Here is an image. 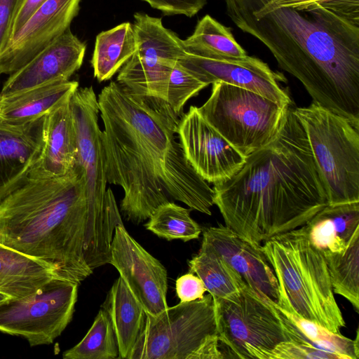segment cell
<instances>
[{"mask_svg": "<svg viewBox=\"0 0 359 359\" xmlns=\"http://www.w3.org/2000/svg\"><path fill=\"white\" fill-rule=\"evenodd\" d=\"M107 182L124 195L120 213L139 224L161 205L180 201L211 215L214 190L184 156L180 120L164 100L111 81L97 97Z\"/></svg>", "mask_w": 359, "mask_h": 359, "instance_id": "cell-1", "label": "cell"}, {"mask_svg": "<svg viewBox=\"0 0 359 359\" xmlns=\"http://www.w3.org/2000/svg\"><path fill=\"white\" fill-rule=\"evenodd\" d=\"M224 1L233 23L265 45L313 102L359 118V23L319 4Z\"/></svg>", "mask_w": 359, "mask_h": 359, "instance_id": "cell-2", "label": "cell"}, {"mask_svg": "<svg viewBox=\"0 0 359 359\" xmlns=\"http://www.w3.org/2000/svg\"><path fill=\"white\" fill-rule=\"evenodd\" d=\"M212 189L214 204L225 226L257 245L306 224L328 205L306 132L292 105L276 137Z\"/></svg>", "mask_w": 359, "mask_h": 359, "instance_id": "cell-3", "label": "cell"}, {"mask_svg": "<svg viewBox=\"0 0 359 359\" xmlns=\"http://www.w3.org/2000/svg\"><path fill=\"white\" fill-rule=\"evenodd\" d=\"M0 244L79 285L109 263L111 245L90 218L85 177L77 164L63 176L29 175L0 201Z\"/></svg>", "mask_w": 359, "mask_h": 359, "instance_id": "cell-4", "label": "cell"}, {"mask_svg": "<svg viewBox=\"0 0 359 359\" xmlns=\"http://www.w3.org/2000/svg\"><path fill=\"white\" fill-rule=\"evenodd\" d=\"M262 250L278 283V306L341 334L345 327L323 252L310 242L306 225L264 242Z\"/></svg>", "mask_w": 359, "mask_h": 359, "instance_id": "cell-5", "label": "cell"}, {"mask_svg": "<svg viewBox=\"0 0 359 359\" xmlns=\"http://www.w3.org/2000/svg\"><path fill=\"white\" fill-rule=\"evenodd\" d=\"M294 111L306 132L328 204L359 201V118L313 102Z\"/></svg>", "mask_w": 359, "mask_h": 359, "instance_id": "cell-6", "label": "cell"}, {"mask_svg": "<svg viewBox=\"0 0 359 359\" xmlns=\"http://www.w3.org/2000/svg\"><path fill=\"white\" fill-rule=\"evenodd\" d=\"M212 84L210 96L198 109L242 155L247 158L276 137L289 106L226 83Z\"/></svg>", "mask_w": 359, "mask_h": 359, "instance_id": "cell-7", "label": "cell"}, {"mask_svg": "<svg viewBox=\"0 0 359 359\" xmlns=\"http://www.w3.org/2000/svg\"><path fill=\"white\" fill-rule=\"evenodd\" d=\"M214 301L217 333L226 358L271 359L274 348L287 341L275 303L248 285Z\"/></svg>", "mask_w": 359, "mask_h": 359, "instance_id": "cell-8", "label": "cell"}, {"mask_svg": "<svg viewBox=\"0 0 359 359\" xmlns=\"http://www.w3.org/2000/svg\"><path fill=\"white\" fill-rule=\"evenodd\" d=\"M70 104L76 133V164L85 177L89 216L100 236L111 244L116 226L123 224L114 193L107 189L97 97L92 86L78 88Z\"/></svg>", "mask_w": 359, "mask_h": 359, "instance_id": "cell-9", "label": "cell"}, {"mask_svg": "<svg viewBox=\"0 0 359 359\" xmlns=\"http://www.w3.org/2000/svg\"><path fill=\"white\" fill-rule=\"evenodd\" d=\"M217 334L213 297L180 302L156 316L147 314L130 359H194L205 341Z\"/></svg>", "mask_w": 359, "mask_h": 359, "instance_id": "cell-10", "label": "cell"}, {"mask_svg": "<svg viewBox=\"0 0 359 359\" xmlns=\"http://www.w3.org/2000/svg\"><path fill=\"white\" fill-rule=\"evenodd\" d=\"M79 284L57 276L36 292L0 304V332L25 338L31 346L50 344L72 320Z\"/></svg>", "mask_w": 359, "mask_h": 359, "instance_id": "cell-11", "label": "cell"}, {"mask_svg": "<svg viewBox=\"0 0 359 359\" xmlns=\"http://www.w3.org/2000/svg\"><path fill=\"white\" fill-rule=\"evenodd\" d=\"M134 18L137 49L121 68L117 82L135 94L166 102L172 69L187 53L182 40L163 25L161 18L142 13Z\"/></svg>", "mask_w": 359, "mask_h": 359, "instance_id": "cell-12", "label": "cell"}, {"mask_svg": "<svg viewBox=\"0 0 359 359\" xmlns=\"http://www.w3.org/2000/svg\"><path fill=\"white\" fill-rule=\"evenodd\" d=\"M109 264L116 269L147 314L156 316L168 307L165 268L129 234L123 224L115 228Z\"/></svg>", "mask_w": 359, "mask_h": 359, "instance_id": "cell-13", "label": "cell"}, {"mask_svg": "<svg viewBox=\"0 0 359 359\" xmlns=\"http://www.w3.org/2000/svg\"><path fill=\"white\" fill-rule=\"evenodd\" d=\"M184 154L195 171L207 182L226 181L243 165L246 157L236 150L191 106L180 116L177 130Z\"/></svg>", "mask_w": 359, "mask_h": 359, "instance_id": "cell-14", "label": "cell"}, {"mask_svg": "<svg viewBox=\"0 0 359 359\" xmlns=\"http://www.w3.org/2000/svg\"><path fill=\"white\" fill-rule=\"evenodd\" d=\"M80 1L47 0L41 5L1 53L0 74L14 73L69 29Z\"/></svg>", "mask_w": 359, "mask_h": 359, "instance_id": "cell-15", "label": "cell"}, {"mask_svg": "<svg viewBox=\"0 0 359 359\" xmlns=\"http://www.w3.org/2000/svg\"><path fill=\"white\" fill-rule=\"evenodd\" d=\"M178 62L210 85L224 82L257 93L284 106L292 105L288 93L278 84L281 76L259 58L212 59L187 53Z\"/></svg>", "mask_w": 359, "mask_h": 359, "instance_id": "cell-16", "label": "cell"}, {"mask_svg": "<svg viewBox=\"0 0 359 359\" xmlns=\"http://www.w3.org/2000/svg\"><path fill=\"white\" fill-rule=\"evenodd\" d=\"M202 245L224 258L246 284L263 298L277 304L278 283L262 245L244 238L231 229L219 224L203 231Z\"/></svg>", "mask_w": 359, "mask_h": 359, "instance_id": "cell-17", "label": "cell"}, {"mask_svg": "<svg viewBox=\"0 0 359 359\" xmlns=\"http://www.w3.org/2000/svg\"><path fill=\"white\" fill-rule=\"evenodd\" d=\"M86 44L67 29L27 64L8 75L0 95H6L46 83L68 81L81 67Z\"/></svg>", "mask_w": 359, "mask_h": 359, "instance_id": "cell-18", "label": "cell"}, {"mask_svg": "<svg viewBox=\"0 0 359 359\" xmlns=\"http://www.w3.org/2000/svg\"><path fill=\"white\" fill-rule=\"evenodd\" d=\"M44 116L28 124H0V201L27 179L43 144Z\"/></svg>", "mask_w": 359, "mask_h": 359, "instance_id": "cell-19", "label": "cell"}, {"mask_svg": "<svg viewBox=\"0 0 359 359\" xmlns=\"http://www.w3.org/2000/svg\"><path fill=\"white\" fill-rule=\"evenodd\" d=\"M70 99L44 116L43 147L29 175L40 177L63 176L74 167L77 142Z\"/></svg>", "mask_w": 359, "mask_h": 359, "instance_id": "cell-20", "label": "cell"}, {"mask_svg": "<svg viewBox=\"0 0 359 359\" xmlns=\"http://www.w3.org/2000/svg\"><path fill=\"white\" fill-rule=\"evenodd\" d=\"M79 88L76 81H58L15 93L0 95V124H28L71 97Z\"/></svg>", "mask_w": 359, "mask_h": 359, "instance_id": "cell-21", "label": "cell"}, {"mask_svg": "<svg viewBox=\"0 0 359 359\" xmlns=\"http://www.w3.org/2000/svg\"><path fill=\"white\" fill-rule=\"evenodd\" d=\"M109 314L116 334L118 358L130 359L144 326L147 313L119 276L102 305Z\"/></svg>", "mask_w": 359, "mask_h": 359, "instance_id": "cell-22", "label": "cell"}, {"mask_svg": "<svg viewBox=\"0 0 359 359\" xmlns=\"http://www.w3.org/2000/svg\"><path fill=\"white\" fill-rule=\"evenodd\" d=\"M311 244L323 253L343 251L359 228V201L327 205L305 224Z\"/></svg>", "mask_w": 359, "mask_h": 359, "instance_id": "cell-23", "label": "cell"}, {"mask_svg": "<svg viewBox=\"0 0 359 359\" xmlns=\"http://www.w3.org/2000/svg\"><path fill=\"white\" fill-rule=\"evenodd\" d=\"M57 276L50 265L0 244V292L22 297Z\"/></svg>", "mask_w": 359, "mask_h": 359, "instance_id": "cell-24", "label": "cell"}, {"mask_svg": "<svg viewBox=\"0 0 359 359\" xmlns=\"http://www.w3.org/2000/svg\"><path fill=\"white\" fill-rule=\"evenodd\" d=\"M274 304L282 321L287 341L332 353L341 359H358V332L355 339H351Z\"/></svg>", "mask_w": 359, "mask_h": 359, "instance_id": "cell-25", "label": "cell"}, {"mask_svg": "<svg viewBox=\"0 0 359 359\" xmlns=\"http://www.w3.org/2000/svg\"><path fill=\"white\" fill-rule=\"evenodd\" d=\"M137 41L133 24L123 22L100 33L91 60L94 76L102 82L110 79L133 55Z\"/></svg>", "mask_w": 359, "mask_h": 359, "instance_id": "cell-26", "label": "cell"}, {"mask_svg": "<svg viewBox=\"0 0 359 359\" xmlns=\"http://www.w3.org/2000/svg\"><path fill=\"white\" fill-rule=\"evenodd\" d=\"M189 272L198 276L214 298H227L247 285L243 278L219 254L201 244L198 253L189 261Z\"/></svg>", "mask_w": 359, "mask_h": 359, "instance_id": "cell-27", "label": "cell"}, {"mask_svg": "<svg viewBox=\"0 0 359 359\" xmlns=\"http://www.w3.org/2000/svg\"><path fill=\"white\" fill-rule=\"evenodd\" d=\"M185 51L191 55L212 59L243 58L246 51L237 43L231 29L209 15L201 18L193 34L182 40Z\"/></svg>", "mask_w": 359, "mask_h": 359, "instance_id": "cell-28", "label": "cell"}, {"mask_svg": "<svg viewBox=\"0 0 359 359\" xmlns=\"http://www.w3.org/2000/svg\"><path fill=\"white\" fill-rule=\"evenodd\" d=\"M334 293L346 299L359 310V228L340 252L323 253Z\"/></svg>", "mask_w": 359, "mask_h": 359, "instance_id": "cell-29", "label": "cell"}, {"mask_svg": "<svg viewBox=\"0 0 359 359\" xmlns=\"http://www.w3.org/2000/svg\"><path fill=\"white\" fill-rule=\"evenodd\" d=\"M118 347L111 319L101 307L94 322L76 346L63 353L64 359L118 358Z\"/></svg>", "mask_w": 359, "mask_h": 359, "instance_id": "cell-30", "label": "cell"}, {"mask_svg": "<svg viewBox=\"0 0 359 359\" xmlns=\"http://www.w3.org/2000/svg\"><path fill=\"white\" fill-rule=\"evenodd\" d=\"M169 201L158 206L144 224L145 228L168 241L180 239L184 242L198 238L200 225L190 216V210Z\"/></svg>", "mask_w": 359, "mask_h": 359, "instance_id": "cell-31", "label": "cell"}, {"mask_svg": "<svg viewBox=\"0 0 359 359\" xmlns=\"http://www.w3.org/2000/svg\"><path fill=\"white\" fill-rule=\"evenodd\" d=\"M208 86L177 60L170 75L166 102L172 111L180 117L186 102Z\"/></svg>", "mask_w": 359, "mask_h": 359, "instance_id": "cell-32", "label": "cell"}, {"mask_svg": "<svg viewBox=\"0 0 359 359\" xmlns=\"http://www.w3.org/2000/svg\"><path fill=\"white\" fill-rule=\"evenodd\" d=\"M271 359H341L337 354L318 350L290 341L278 344L273 350Z\"/></svg>", "mask_w": 359, "mask_h": 359, "instance_id": "cell-33", "label": "cell"}, {"mask_svg": "<svg viewBox=\"0 0 359 359\" xmlns=\"http://www.w3.org/2000/svg\"><path fill=\"white\" fill-rule=\"evenodd\" d=\"M278 5L310 6L321 4L333 11L359 23V0H272Z\"/></svg>", "mask_w": 359, "mask_h": 359, "instance_id": "cell-34", "label": "cell"}, {"mask_svg": "<svg viewBox=\"0 0 359 359\" xmlns=\"http://www.w3.org/2000/svg\"><path fill=\"white\" fill-rule=\"evenodd\" d=\"M165 15L192 17L206 4L207 0H143Z\"/></svg>", "mask_w": 359, "mask_h": 359, "instance_id": "cell-35", "label": "cell"}, {"mask_svg": "<svg viewBox=\"0 0 359 359\" xmlns=\"http://www.w3.org/2000/svg\"><path fill=\"white\" fill-rule=\"evenodd\" d=\"M24 0H0V55L12 37L15 17Z\"/></svg>", "mask_w": 359, "mask_h": 359, "instance_id": "cell-36", "label": "cell"}, {"mask_svg": "<svg viewBox=\"0 0 359 359\" xmlns=\"http://www.w3.org/2000/svg\"><path fill=\"white\" fill-rule=\"evenodd\" d=\"M175 291L180 302L184 303L202 299L207 290L198 276L189 272L176 280Z\"/></svg>", "mask_w": 359, "mask_h": 359, "instance_id": "cell-37", "label": "cell"}, {"mask_svg": "<svg viewBox=\"0 0 359 359\" xmlns=\"http://www.w3.org/2000/svg\"><path fill=\"white\" fill-rule=\"evenodd\" d=\"M46 1L47 0H24L14 21L12 37Z\"/></svg>", "mask_w": 359, "mask_h": 359, "instance_id": "cell-38", "label": "cell"}, {"mask_svg": "<svg viewBox=\"0 0 359 359\" xmlns=\"http://www.w3.org/2000/svg\"><path fill=\"white\" fill-rule=\"evenodd\" d=\"M11 298H13L10 297L8 294H6L4 293L0 292V304L6 302L7 300L10 299Z\"/></svg>", "mask_w": 359, "mask_h": 359, "instance_id": "cell-39", "label": "cell"}]
</instances>
